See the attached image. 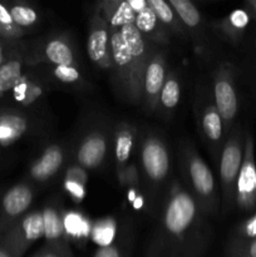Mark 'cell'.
<instances>
[{
  "instance_id": "10",
  "label": "cell",
  "mask_w": 256,
  "mask_h": 257,
  "mask_svg": "<svg viewBox=\"0 0 256 257\" xmlns=\"http://www.w3.org/2000/svg\"><path fill=\"white\" fill-rule=\"evenodd\" d=\"M166 82V70L161 55H156L155 59L147 65L143 73V85L145 93L150 102H155L158 94H161L163 84Z\"/></svg>"
},
{
  "instance_id": "15",
  "label": "cell",
  "mask_w": 256,
  "mask_h": 257,
  "mask_svg": "<svg viewBox=\"0 0 256 257\" xmlns=\"http://www.w3.org/2000/svg\"><path fill=\"white\" fill-rule=\"evenodd\" d=\"M42 213L44 221V237L52 243L59 242L65 232L63 218L53 207H45Z\"/></svg>"
},
{
  "instance_id": "8",
  "label": "cell",
  "mask_w": 256,
  "mask_h": 257,
  "mask_svg": "<svg viewBox=\"0 0 256 257\" xmlns=\"http://www.w3.org/2000/svg\"><path fill=\"white\" fill-rule=\"evenodd\" d=\"M188 173L193 188L201 197L208 198L215 192V178L208 166L197 156L191 157L188 163Z\"/></svg>"
},
{
  "instance_id": "26",
  "label": "cell",
  "mask_w": 256,
  "mask_h": 257,
  "mask_svg": "<svg viewBox=\"0 0 256 257\" xmlns=\"http://www.w3.org/2000/svg\"><path fill=\"white\" fill-rule=\"evenodd\" d=\"M135 25L142 34H152L158 27V19L150 7L136 14Z\"/></svg>"
},
{
  "instance_id": "33",
  "label": "cell",
  "mask_w": 256,
  "mask_h": 257,
  "mask_svg": "<svg viewBox=\"0 0 256 257\" xmlns=\"http://www.w3.org/2000/svg\"><path fill=\"white\" fill-rule=\"evenodd\" d=\"M235 257H256V238L240 243L233 251Z\"/></svg>"
},
{
  "instance_id": "9",
  "label": "cell",
  "mask_w": 256,
  "mask_h": 257,
  "mask_svg": "<svg viewBox=\"0 0 256 257\" xmlns=\"http://www.w3.org/2000/svg\"><path fill=\"white\" fill-rule=\"evenodd\" d=\"M63 163V152L58 146H50L30 167V175L35 181H45L52 177Z\"/></svg>"
},
{
  "instance_id": "24",
  "label": "cell",
  "mask_w": 256,
  "mask_h": 257,
  "mask_svg": "<svg viewBox=\"0 0 256 257\" xmlns=\"http://www.w3.org/2000/svg\"><path fill=\"white\" fill-rule=\"evenodd\" d=\"M136 13L130 7L128 2H120L114 4L112 15H110L109 23L112 27L122 28L123 25L135 24Z\"/></svg>"
},
{
  "instance_id": "19",
  "label": "cell",
  "mask_w": 256,
  "mask_h": 257,
  "mask_svg": "<svg viewBox=\"0 0 256 257\" xmlns=\"http://www.w3.org/2000/svg\"><path fill=\"white\" fill-rule=\"evenodd\" d=\"M222 118L218 114L216 107H208L202 117V128L206 137L210 141L217 142L222 137Z\"/></svg>"
},
{
  "instance_id": "32",
  "label": "cell",
  "mask_w": 256,
  "mask_h": 257,
  "mask_svg": "<svg viewBox=\"0 0 256 257\" xmlns=\"http://www.w3.org/2000/svg\"><path fill=\"white\" fill-rule=\"evenodd\" d=\"M228 23H230L231 27L236 30L245 29L246 25L248 24V14L245 10H235V12L230 15V18H228Z\"/></svg>"
},
{
  "instance_id": "13",
  "label": "cell",
  "mask_w": 256,
  "mask_h": 257,
  "mask_svg": "<svg viewBox=\"0 0 256 257\" xmlns=\"http://www.w3.org/2000/svg\"><path fill=\"white\" fill-rule=\"evenodd\" d=\"M109 48L113 62H114V64L120 70H124V72L130 73L132 70V68L136 67L135 60H133L132 55H131L130 49L125 45L119 30H115V32H113L110 34Z\"/></svg>"
},
{
  "instance_id": "2",
  "label": "cell",
  "mask_w": 256,
  "mask_h": 257,
  "mask_svg": "<svg viewBox=\"0 0 256 257\" xmlns=\"http://www.w3.org/2000/svg\"><path fill=\"white\" fill-rule=\"evenodd\" d=\"M196 202L190 193L183 190L173 192L165 212V226L168 233L180 237L192 225L196 217Z\"/></svg>"
},
{
  "instance_id": "38",
  "label": "cell",
  "mask_w": 256,
  "mask_h": 257,
  "mask_svg": "<svg viewBox=\"0 0 256 257\" xmlns=\"http://www.w3.org/2000/svg\"><path fill=\"white\" fill-rule=\"evenodd\" d=\"M5 62H8L7 52H5V48H4V45H3V43H0V67H2Z\"/></svg>"
},
{
  "instance_id": "34",
  "label": "cell",
  "mask_w": 256,
  "mask_h": 257,
  "mask_svg": "<svg viewBox=\"0 0 256 257\" xmlns=\"http://www.w3.org/2000/svg\"><path fill=\"white\" fill-rule=\"evenodd\" d=\"M65 180H72V181H77V182L83 183L85 185L88 180V176L85 173V171L80 167H72L65 175Z\"/></svg>"
},
{
  "instance_id": "6",
  "label": "cell",
  "mask_w": 256,
  "mask_h": 257,
  "mask_svg": "<svg viewBox=\"0 0 256 257\" xmlns=\"http://www.w3.org/2000/svg\"><path fill=\"white\" fill-rule=\"evenodd\" d=\"M215 107L222 122L230 124L237 114V95L231 80L227 78H220L215 83Z\"/></svg>"
},
{
  "instance_id": "12",
  "label": "cell",
  "mask_w": 256,
  "mask_h": 257,
  "mask_svg": "<svg viewBox=\"0 0 256 257\" xmlns=\"http://www.w3.org/2000/svg\"><path fill=\"white\" fill-rule=\"evenodd\" d=\"M109 33L103 27H97L90 32L87 43V52L92 62L107 65V59L109 58Z\"/></svg>"
},
{
  "instance_id": "36",
  "label": "cell",
  "mask_w": 256,
  "mask_h": 257,
  "mask_svg": "<svg viewBox=\"0 0 256 257\" xmlns=\"http://www.w3.org/2000/svg\"><path fill=\"white\" fill-rule=\"evenodd\" d=\"M94 257H122L119 250L115 246H105V247H99L95 251Z\"/></svg>"
},
{
  "instance_id": "25",
  "label": "cell",
  "mask_w": 256,
  "mask_h": 257,
  "mask_svg": "<svg viewBox=\"0 0 256 257\" xmlns=\"http://www.w3.org/2000/svg\"><path fill=\"white\" fill-rule=\"evenodd\" d=\"M180 84H178L177 80L175 78H168V79H166L162 90H161V103L163 104V107L172 109L180 102Z\"/></svg>"
},
{
  "instance_id": "22",
  "label": "cell",
  "mask_w": 256,
  "mask_h": 257,
  "mask_svg": "<svg viewBox=\"0 0 256 257\" xmlns=\"http://www.w3.org/2000/svg\"><path fill=\"white\" fill-rule=\"evenodd\" d=\"M10 15L13 18V22L18 28H27L35 24L38 20V15L33 8L27 5L17 4L9 8Z\"/></svg>"
},
{
  "instance_id": "41",
  "label": "cell",
  "mask_w": 256,
  "mask_h": 257,
  "mask_svg": "<svg viewBox=\"0 0 256 257\" xmlns=\"http://www.w3.org/2000/svg\"><path fill=\"white\" fill-rule=\"evenodd\" d=\"M133 203H135V207H136V208L141 207V205H142V198L137 197L135 201H133Z\"/></svg>"
},
{
  "instance_id": "5",
  "label": "cell",
  "mask_w": 256,
  "mask_h": 257,
  "mask_svg": "<svg viewBox=\"0 0 256 257\" xmlns=\"http://www.w3.org/2000/svg\"><path fill=\"white\" fill-rule=\"evenodd\" d=\"M142 165L146 175L153 182H160L168 172V153L162 141L150 137L145 141L142 147Z\"/></svg>"
},
{
  "instance_id": "21",
  "label": "cell",
  "mask_w": 256,
  "mask_h": 257,
  "mask_svg": "<svg viewBox=\"0 0 256 257\" xmlns=\"http://www.w3.org/2000/svg\"><path fill=\"white\" fill-rule=\"evenodd\" d=\"M133 147V136L130 130H120L115 136V158L119 165H124L131 157Z\"/></svg>"
},
{
  "instance_id": "23",
  "label": "cell",
  "mask_w": 256,
  "mask_h": 257,
  "mask_svg": "<svg viewBox=\"0 0 256 257\" xmlns=\"http://www.w3.org/2000/svg\"><path fill=\"white\" fill-rule=\"evenodd\" d=\"M63 221H64L65 232L72 235L73 237H84V236H87L90 232L87 220H84L78 213L69 212L68 215H65Z\"/></svg>"
},
{
  "instance_id": "17",
  "label": "cell",
  "mask_w": 256,
  "mask_h": 257,
  "mask_svg": "<svg viewBox=\"0 0 256 257\" xmlns=\"http://www.w3.org/2000/svg\"><path fill=\"white\" fill-rule=\"evenodd\" d=\"M115 230H117L115 221L113 218H104L94 223V226L90 228L89 235L93 242L97 243L99 247H105V246L112 245Z\"/></svg>"
},
{
  "instance_id": "4",
  "label": "cell",
  "mask_w": 256,
  "mask_h": 257,
  "mask_svg": "<svg viewBox=\"0 0 256 257\" xmlns=\"http://www.w3.org/2000/svg\"><path fill=\"white\" fill-rule=\"evenodd\" d=\"M242 158L243 147L241 138L238 136H233L223 147L220 163L221 182H222L223 192H225L227 202L236 197V181H237L238 172L242 165Z\"/></svg>"
},
{
  "instance_id": "11",
  "label": "cell",
  "mask_w": 256,
  "mask_h": 257,
  "mask_svg": "<svg viewBox=\"0 0 256 257\" xmlns=\"http://www.w3.org/2000/svg\"><path fill=\"white\" fill-rule=\"evenodd\" d=\"M27 130V119L20 114L12 112L0 113V146H9L17 142Z\"/></svg>"
},
{
  "instance_id": "18",
  "label": "cell",
  "mask_w": 256,
  "mask_h": 257,
  "mask_svg": "<svg viewBox=\"0 0 256 257\" xmlns=\"http://www.w3.org/2000/svg\"><path fill=\"white\" fill-rule=\"evenodd\" d=\"M45 55L48 59L57 65H73V53L69 45L60 39L49 42L45 47Z\"/></svg>"
},
{
  "instance_id": "31",
  "label": "cell",
  "mask_w": 256,
  "mask_h": 257,
  "mask_svg": "<svg viewBox=\"0 0 256 257\" xmlns=\"http://www.w3.org/2000/svg\"><path fill=\"white\" fill-rule=\"evenodd\" d=\"M64 187L77 202H80L85 197V185H83V183L77 182V181L65 180Z\"/></svg>"
},
{
  "instance_id": "1",
  "label": "cell",
  "mask_w": 256,
  "mask_h": 257,
  "mask_svg": "<svg viewBox=\"0 0 256 257\" xmlns=\"http://www.w3.org/2000/svg\"><path fill=\"white\" fill-rule=\"evenodd\" d=\"M236 201L243 211H251L256 207V163L251 135H247L243 146L242 165L236 181Z\"/></svg>"
},
{
  "instance_id": "27",
  "label": "cell",
  "mask_w": 256,
  "mask_h": 257,
  "mask_svg": "<svg viewBox=\"0 0 256 257\" xmlns=\"http://www.w3.org/2000/svg\"><path fill=\"white\" fill-rule=\"evenodd\" d=\"M19 34L20 28H18L13 22L9 8L0 4V35L5 38H14Z\"/></svg>"
},
{
  "instance_id": "16",
  "label": "cell",
  "mask_w": 256,
  "mask_h": 257,
  "mask_svg": "<svg viewBox=\"0 0 256 257\" xmlns=\"http://www.w3.org/2000/svg\"><path fill=\"white\" fill-rule=\"evenodd\" d=\"M23 79L22 63L17 59H10L0 67V94L14 89Z\"/></svg>"
},
{
  "instance_id": "39",
  "label": "cell",
  "mask_w": 256,
  "mask_h": 257,
  "mask_svg": "<svg viewBox=\"0 0 256 257\" xmlns=\"http://www.w3.org/2000/svg\"><path fill=\"white\" fill-rule=\"evenodd\" d=\"M0 257H14L2 242H0Z\"/></svg>"
},
{
  "instance_id": "28",
  "label": "cell",
  "mask_w": 256,
  "mask_h": 257,
  "mask_svg": "<svg viewBox=\"0 0 256 257\" xmlns=\"http://www.w3.org/2000/svg\"><path fill=\"white\" fill-rule=\"evenodd\" d=\"M148 7L152 9L157 19L163 24H172L175 18H173V10L167 2L163 0H147Z\"/></svg>"
},
{
  "instance_id": "7",
  "label": "cell",
  "mask_w": 256,
  "mask_h": 257,
  "mask_svg": "<svg viewBox=\"0 0 256 257\" xmlns=\"http://www.w3.org/2000/svg\"><path fill=\"white\" fill-rule=\"evenodd\" d=\"M107 142L100 133H92L79 146L77 153L78 163L83 168H95L104 161Z\"/></svg>"
},
{
  "instance_id": "14",
  "label": "cell",
  "mask_w": 256,
  "mask_h": 257,
  "mask_svg": "<svg viewBox=\"0 0 256 257\" xmlns=\"http://www.w3.org/2000/svg\"><path fill=\"white\" fill-rule=\"evenodd\" d=\"M119 33L122 35L123 40H124L125 45L130 49L131 55H132L136 64L138 62H142L146 53L145 40H143L142 33L136 28L135 24L123 25L122 28H119Z\"/></svg>"
},
{
  "instance_id": "29",
  "label": "cell",
  "mask_w": 256,
  "mask_h": 257,
  "mask_svg": "<svg viewBox=\"0 0 256 257\" xmlns=\"http://www.w3.org/2000/svg\"><path fill=\"white\" fill-rule=\"evenodd\" d=\"M14 92V97L15 99L19 100V102H30L32 99H34L38 94H39V88L33 87L32 84L27 82H23V79L20 80L19 83L17 84V87L13 89Z\"/></svg>"
},
{
  "instance_id": "37",
  "label": "cell",
  "mask_w": 256,
  "mask_h": 257,
  "mask_svg": "<svg viewBox=\"0 0 256 257\" xmlns=\"http://www.w3.org/2000/svg\"><path fill=\"white\" fill-rule=\"evenodd\" d=\"M33 257H68V255L60 250H49V251H43V252L37 253V255Z\"/></svg>"
},
{
  "instance_id": "20",
  "label": "cell",
  "mask_w": 256,
  "mask_h": 257,
  "mask_svg": "<svg viewBox=\"0 0 256 257\" xmlns=\"http://www.w3.org/2000/svg\"><path fill=\"white\" fill-rule=\"evenodd\" d=\"M168 4L187 27L193 28L201 22V15L197 8L190 0H170Z\"/></svg>"
},
{
  "instance_id": "3",
  "label": "cell",
  "mask_w": 256,
  "mask_h": 257,
  "mask_svg": "<svg viewBox=\"0 0 256 257\" xmlns=\"http://www.w3.org/2000/svg\"><path fill=\"white\" fill-rule=\"evenodd\" d=\"M33 202V191L25 183L13 186L0 200V232L4 233L22 217Z\"/></svg>"
},
{
  "instance_id": "30",
  "label": "cell",
  "mask_w": 256,
  "mask_h": 257,
  "mask_svg": "<svg viewBox=\"0 0 256 257\" xmlns=\"http://www.w3.org/2000/svg\"><path fill=\"white\" fill-rule=\"evenodd\" d=\"M54 75L64 83H74L80 78L79 72L73 65H57Z\"/></svg>"
},
{
  "instance_id": "40",
  "label": "cell",
  "mask_w": 256,
  "mask_h": 257,
  "mask_svg": "<svg viewBox=\"0 0 256 257\" xmlns=\"http://www.w3.org/2000/svg\"><path fill=\"white\" fill-rule=\"evenodd\" d=\"M248 5H250L251 9H252V14L256 17V0H251V2H248Z\"/></svg>"
},
{
  "instance_id": "35",
  "label": "cell",
  "mask_w": 256,
  "mask_h": 257,
  "mask_svg": "<svg viewBox=\"0 0 256 257\" xmlns=\"http://www.w3.org/2000/svg\"><path fill=\"white\" fill-rule=\"evenodd\" d=\"M242 232L243 235H245V237H247L248 240L256 238V213L250 218V220L246 221V223L242 227Z\"/></svg>"
}]
</instances>
